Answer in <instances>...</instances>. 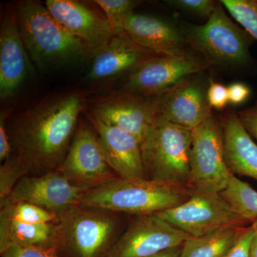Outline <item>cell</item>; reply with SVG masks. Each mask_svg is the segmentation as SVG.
I'll use <instances>...</instances> for the list:
<instances>
[{
  "label": "cell",
  "mask_w": 257,
  "mask_h": 257,
  "mask_svg": "<svg viewBox=\"0 0 257 257\" xmlns=\"http://www.w3.org/2000/svg\"><path fill=\"white\" fill-rule=\"evenodd\" d=\"M207 89L199 74L183 79L156 96L157 115L192 131L212 114Z\"/></svg>",
  "instance_id": "obj_13"
},
{
  "label": "cell",
  "mask_w": 257,
  "mask_h": 257,
  "mask_svg": "<svg viewBox=\"0 0 257 257\" xmlns=\"http://www.w3.org/2000/svg\"><path fill=\"white\" fill-rule=\"evenodd\" d=\"M237 116L248 135L257 140V99L253 105L238 111Z\"/></svg>",
  "instance_id": "obj_33"
},
{
  "label": "cell",
  "mask_w": 257,
  "mask_h": 257,
  "mask_svg": "<svg viewBox=\"0 0 257 257\" xmlns=\"http://www.w3.org/2000/svg\"><path fill=\"white\" fill-rule=\"evenodd\" d=\"M0 255L1 257H62L55 249L24 246H10Z\"/></svg>",
  "instance_id": "obj_30"
},
{
  "label": "cell",
  "mask_w": 257,
  "mask_h": 257,
  "mask_svg": "<svg viewBox=\"0 0 257 257\" xmlns=\"http://www.w3.org/2000/svg\"><path fill=\"white\" fill-rule=\"evenodd\" d=\"M181 250H182V245L164 250L147 257H180Z\"/></svg>",
  "instance_id": "obj_35"
},
{
  "label": "cell",
  "mask_w": 257,
  "mask_h": 257,
  "mask_svg": "<svg viewBox=\"0 0 257 257\" xmlns=\"http://www.w3.org/2000/svg\"><path fill=\"white\" fill-rule=\"evenodd\" d=\"M157 56L132 40L126 32H116L111 42L94 57L86 79L93 82L128 76Z\"/></svg>",
  "instance_id": "obj_17"
},
{
  "label": "cell",
  "mask_w": 257,
  "mask_h": 257,
  "mask_svg": "<svg viewBox=\"0 0 257 257\" xmlns=\"http://www.w3.org/2000/svg\"><path fill=\"white\" fill-rule=\"evenodd\" d=\"M86 191L72 185L58 171L45 175H27L15 186L7 199L13 202H27L44 208L58 217L81 203Z\"/></svg>",
  "instance_id": "obj_14"
},
{
  "label": "cell",
  "mask_w": 257,
  "mask_h": 257,
  "mask_svg": "<svg viewBox=\"0 0 257 257\" xmlns=\"http://www.w3.org/2000/svg\"><path fill=\"white\" fill-rule=\"evenodd\" d=\"M239 229L227 228L189 236L182 245L180 257H222L234 243Z\"/></svg>",
  "instance_id": "obj_22"
},
{
  "label": "cell",
  "mask_w": 257,
  "mask_h": 257,
  "mask_svg": "<svg viewBox=\"0 0 257 257\" xmlns=\"http://www.w3.org/2000/svg\"><path fill=\"white\" fill-rule=\"evenodd\" d=\"M124 30L135 43L158 55H174L189 49L179 26L150 15L134 13Z\"/></svg>",
  "instance_id": "obj_19"
},
{
  "label": "cell",
  "mask_w": 257,
  "mask_h": 257,
  "mask_svg": "<svg viewBox=\"0 0 257 257\" xmlns=\"http://www.w3.org/2000/svg\"><path fill=\"white\" fill-rule=\"evenodd\" d=\"M123 214L77 204L58 216L55 251L62 257H109L124 232Z\"/></svg>",
  "instance_id": "obj_4"
},
{
  "label": "cell",
  "mask_w": 257,
  "mask_h": 257,
  "mask_svg": "<svg viewBox=\"0 0 257 257\" xmlns=\"http://www.w3.org/2000/svg\"><path fill=\"white\" fill-rule=\"evenodd\" d=\"M45 6L62 25L82 40L94 57L107 46L116 32L105 15L74 0H47Z\"/></svg>",
  "instance_id": "obj_15"
},
{
  "label": "cell",
  "mask_w": 257,
  "mask_h": 257,
  "mask_svg": "<svg viewBox=\"0 0 257 257\" xmlns=\"http://www.w3.org/2000/svg\"><path fill=\"white\" fill-rule=\"evenodd\" d=\"M228 94L229 102L234 105H239L247 100L251 90L244 83L234 82L228 87Z\"/></svg>",
  "instance_id": "obj_34"
},
{
  "label": "cell",
  "mask_w": 257,
  "mask_h": 257,
  "mask_svg": "<svg viewBox=\"0 0 257 257\" xmlns=\"http://www.w3.org/2000/svg\"><path fill=\"white\" fill-rule=\"evenodd\" d=\"M253 238L251 245V257H257V219L251 222Z\"/></svg>",
  "instance_id": "obj_36"
},
{
  "label": "cell",
  "mask_w": 257,
  "mask_h": 257,
  "mask_svg": "<svg viewBox=\"0 0 257 257\" xmlns=\"http://www.w3.org/2000/svg\"><path fill=\"white\" fill-rule=\"evenodd\" d=\"M19 27L15 3L5 5L0 25V97L14 95L31 64Z\"/></svg>",
  "instance_id": "obj_16"
},
{
  "label": "cell",
  "mask_w": 257,
  "mask_h": 257,
  "mask_svg": "<svg viewBox=\"0 0 257 257\" xmlns=\"http://www.w3.org/2000/svg\"><path fill=\"white\" fill-rule=\"evenodd\" d=\"M178 26L189 48L209 67L257 74V62L250 52L254 39L226 15L220 1L204 25L179 21Z\"/></svg>",
  "instance_id": "obj_2"
},
{
  "label": "cell",
  "mask_w": 257,
  "mask_h": 257,
  "mask_svg": "<svg viewBox=\"0 0 257 257\" xmlns=\"http://www.w3.org/2000/svg\"><path fill=\"white\" fill-rule=\"evenodd\" d=\"M192 194L187 187L117 177L88 191L80 204L132 216L151 215L183 204Z\"/></svg>",
  "instance_id": "obj_5"
},
{
  "label": "cell",
  "mask_w": 257,
  "mask_h": 257,
  "mask_svg": "<svg viewBox=\"0 0 257 257\" xmlns=\"http://www.w3.org/2000/svg\"><path fill=\"white\" fill-rule=\"evenodd\" d=\"M97 5L104 12L111 26L116 32L124 31L125 24L134 14V10L140 1L133 0H95Z\"/></svg>",
  "instance_id": "obj_26"
},
{
  "label": "cell",
  "mask_w": 257,
  "mask_h": 257,
  "mask_svg": "<svg viewBox=\"0 0 257 257\" xmlns=\"http://www.w3.org/2000/svg\"><path fill=\"white\" fill-rule=\"evenodd\" d=\"M156 215L190 236L227 228L239 229L249 223L221 194L216 193L192 192L183 204Z\"/></svg>",
  "instance_id": "obj_8"
},
{
  "label": "cell",
  "mask_w": 257,
  "mask_h": 257,
  "mask_svg": "<svg viewBox=\"0 0 257 257\" xmlns=\"http://www.w3.org/2000/svg\"><path fill=\"white\" fill-rule=\"evenodd\" d=\"M207 99L211 108L224 109L229 103L228 87L221 83L209 81L207 89Z\"/></svg>",
  "instance_id": "obj_31"
},
{
  "label": "cell",
  "mask_w": 257,
  "mask_h": 257,
  "mask_svg": "<svg viewBox=\"0 0 257 257\" xmlns=\"http://www.w3.org/2000/svg\"><path fill=\"white\" fill-rule=\"evenodd\" d=\"M189 235L156 214L133 216L109 257H147L183 244Z\"/></svg>",
  "instance_id": "obj_11"
},
{
  "label": "cell",
  "mask_w": 257,
  "mask_h": 257,
  "mask_svg": "<svg viewBox=\"0 0 257 257\" xmlns=\"http://www.w3.org/2000/svg\"><path fill=\"white\" fill-rule=\"evenodd\" d=\"M252 238L251 225L240 228L234 243L222 257H251Z\"/></svg>",
  "instance_id": "obj_29"
},
{
  "label": "cell",
  "mask_w": 257,
  "mask_h": 257,
  "mask_svg": "<svg viewBox=\"0 0 257 257\" xmlns=\"http://www.w3.org/2000/svg\"><path fill=\"white\" fill-rule=\"evenodd\" d=\"M57 222L30 224L0 213V253L12 246L55 249Z\"/></svg>",
  "instance_id": "obj_21"
},
{
  "label": "cell",
  "mask_w": 257,
  "mask_h": 257,
  "mask_svg": "<svg viewBox=\"0 0 257 257\" xmlns=\"http://www.w3.org/2000/svg\"><path fill=\"white\" fill-rule=\"evenodd\" d=\"M58 171L72 185L88 192L118 176L106 160L97 134L87 126H77Z\"/></svg>",
  "instance_id": "obj_10"
},
{
  "label": "cell",
  "mask_w": 257,
  "mask_h": 257,
  "mask_svg": "<svg viewBox=\"0 0 257 257\" xmlns=\"http://www.w3.org/2000/svg\"><path fill=\"white\" fill-rule=\"evenodd\" d=\"M0 213L12 219L30 224L57 222L58 217L54 213L27 202H13L8 199L0 201Z\"/></svg>",
  "instance_id": "obj_24"
},
{
  "label": "cell",
  "mask_w": 257,
  "mask_h": 257,
  "mask_svg": "<svg viewBox=\"0 0 257 257\" xmlns=\"http://www.w3.org/2000/svg\"><path fill=\"white\" fill-rule=\"evenodd\" d=\"M225 159L231 173L257 181V145L241 124L237 113L230 111L222 124Z\"/></svg>",
  "instance_id": "obj_20"
},
{
  "label": "cell",
  "mask_w": 257,
  "mask_h": 257,
  "mask_svg": "<svg viewBox=\"0 0 257 257\" xmlns=\"http://www.w3.org/2000/svg\"><path fill=\"white\" fill-rule=\"evenodd\" d=\"M10 114V109L1 111L0 113V162H5L13 154V150L10 143L7 119Z\"/></svg>",
  "instance_id": "obj_32"
},
{
  "label": "cell",
  "mask_w": 257,
  "mask_h": 257,
  "mask_svg": "<svg viewBox=\"0 0 257 257\" xmlns=\"http://www.w3.org/2000/svg\"><path fill=\"white\" fill-rule=\"evenodd\" d=\"M91 114L103 123L132 134L141 143L157 116V96L121 91L101 96Z\"/></svg>",
  "instance_id": "obj_12"
},
{
  "label": "cell",
  "mask_w": 257,
  "mask_h": 257,
  "mask_svg": "<svg viewBox=\"0 0 257 257\" xmlns=\"http://www.w3.org/2000/svg\"><path fill=\"white\" fill-rule=\"evenodd\" d=\"M28 175L18 157L11 155L0 166V201L11 195L19 181Z\"/></svg>",
  "instance_id": "obj_27"
},
{
  "label": "cell",
  "mask_w": 257,
  "mask_h": 257,
  "mask_svg": "<svg viewBox=\"0 0 257 257\" xmlns=\"http://www.w3.org/2000/svg\"><path fill=\"white\" fill-rule=\"evenodd\" d=\"M166 3L175 9L207 19L213 14L218 3L213 0H170Z\"/></svg>",
  "instance_id": "obj_28"
},
{
  "label": "cell",
  "mask_w": 257,
  "mask_h": 257,
  "mask_svg": "<svg viewBox=\"0 0 257 257\" xmlns=\"http://www.w3.org/2000/svg\"><path fill=\"white\" fill-rule=\"evenodd\" d=\"M190 176L192 192L220 194L233 175L225 159L222 128L214 115L192 130Z\"/></svg>",
  "instance_id": "obj_7"
},
{
  "label": "cell",
  "mask_w": 257,
  "mask_h": 257,
  "mask_svg": "<svg viewBox=\"0 0 257 257\" xmlns=\"http://www.w3.org/2000/svg\"><path fill=\"white\" fill-rule=\"evenodd\" d=\"M209 68L202 56L190 48L174 55L157 56L128 74L123 91L157 96L183 79Z\"/></svg>",
  "instance_id": "obj_9"
},
{
  "label": "cell",
  "mask_w": 257,
  "mask_h": 257,
  "mask_svg": "<svg viewBox=\"0 0 257 257\" xmlns=\"http://www.w3.org/2000/svg\"><path fill=\"white\" fill-rule=\"evenodd\" d=\"M220 194L248 222L251 224L257 219V191L249 184L232 175L227 187Z\"/></svg>",
  "instance_id": "obj_23"
},
{
  "label": "cell",
  "mask_w": 257,
  "mask_h": 257,
  "mask_svg": "<svg viewBox=\"0 0 257 257\" xmlns=\"http://www.w3.org/2000/svg\"><path fill=\"white\" fill-rule=\"evenodd\" d=\"M220 3L257 41V0H221Z\"/></svg>",
  "instance_id": "obj_25"
},
{
  "label": "cell",
  "mask_w": 257,
  "mask_h": 257,
  "mask_svg": "<svg viewBox=\"0 0 257 257\" xmlns=\"http://www.w3.org/2000/svg\"><path fill=\"white\" fill-rule=\"evenodd\" d=\"M84 108L78 93L48 96L7 124L13 153L28 175H45L62 165Z\"/></svg>",
  "instance_id": "obj_1"
},
{
  "label": "cell",
  "mask_w": 257,
  "mask_h": 257,
  "mask_svg": "<svg viewBox=\"0 0 257 257\" xmlns=\"http://www.w3.org/2000/svg\"><path fill=\"white\" fill-rule=\"evenodd\" d=\"M192 144L191 130L157 115L141 142L146 179L188 187Z\"/></svg>",
  "instance_id": "obj_6"
},
{
  "label": "cell",
  "mask_w": 257,
  "mask_h": 257,
  "mask_svg": "<svg viewBox=\"0 0 257 257\" xmlns=\"http://www.w3.org/2000/svg\"><path fill=\"white\" fill-rule=\"evenodd\" d=\"M15 6L24 43L41 70L55 69L88 55L82 40L64 28L45 5L19 0Z\"/></svg>",
  "instance_id": "obj_3"
},
{
  "label": "cell",
  "mask_w": 257,
  "mask_h": 257,
  "mask_svg": "<svg viewBox=\"0 0 257 257\" xmlns=\"http://www.w3.org/2000/svg\"><path fill=\"white\" fill-rule=\"evenodd\" d=\"M87 118L97 134L106 161L118 177L146 179L138 139L127 132L104 124L91 113Z\"/></svg>",
  "instance_id": "obj_18"
}]
</instances>
